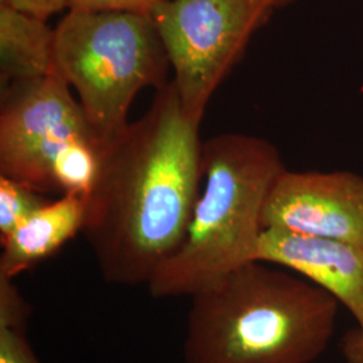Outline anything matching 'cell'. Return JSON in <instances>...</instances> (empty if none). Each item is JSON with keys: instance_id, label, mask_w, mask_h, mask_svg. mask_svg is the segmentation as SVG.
Returning a JSON list of instances; mask_svg holds the SVG:
<instances>
[{"instance_id": "6da1fadb", "label": "cell", "mask_w": 363, "mask_h": 363, "mask_svg": "<svg viewBox=\"0 0 363 363\" xmlns=\"http://www.w3.org/2000/svg\"><path fill=\"white\" fill-rule=\"evenodd\" d=\"M199 127L169 81L105 145L81 234L106 283L147 286L181 247L202 186Z\"/></svg>"}, {"instance_id": "7a4b0ae2", "label": "cell", "mask_w": 363, "mask_h": 363, "mask_svg": "<svg viewBox=\"0 0 363 363\" xmlns=\"http://www.w3.org/2000/svg\"><path fill=\"white\" fill-rule=\"evenodd\" d=\"M184 363H311L334 334L337 303L296 273L250 261L190 296Z\"/></svg>"}, {"instance_id": "3957f363", "label": "cell", "mask_w": 363, "mask_h": 363, "mask_svg": "<svg viewBox=\"0 0 363 363\" xmlns=\"http://www.w3.org/2000/svg\"><path fill=\"white\" fill-rule=\"evenodd\" d=\"M286 169L276 147L257 136L222 133L203 143L202 186L187 232L147 284L151 296L190 298L255 261L267 199Z\"/></svg>"}, {"instance_id": "277c9868", "label": "cell", "mask_w": 363, "mask_h": 363, "mask_svg": "<svg viewBox=\"0 0 363 363\" xmlns=\"http://www.w3.org/2000/svg\"><path fill=\"white\" fill-rule=\"evenodd\" d=\"M169 69L150 15L69 10L54 28V73L77 93L104 144L128 125L139 91L169 82Z\"/></svg>"}, {"instance_id": "5b68a950", "label": "cell", "mask_w": 363, "mask_h": 363, "mask_svg": "<svg viewBox=\"0 0 363 363\" xmlns=\"http://www.w3.org/2000/svg\"><path fill=\"white\" fill-rule=\"evenodd\" d=\"M274 9L273 0H164L150 13L182 106L196 124Z\"/></svg>"}, {"instance_id": "8992f818", "label": "cell", "mask_w": 363, "mask_h": 363, "mask_svg": "<svg viewBox=\"0 0 363 363\" xmlns=\"http://www.w3.org/2000/svg\"><path fill=\"white\" fill-rule=\"evenodd\" d=\"M70 91L55 73L1 88L0 177L55 193L52 162L66 144L103 143Z\"/></svg>"}, {"instance_id": "52a82bcc", "label": "cell", "mask_w": 363, "mask_h": 363, "mask_svg": "<svg viewBox=\"0 0 363 363\" xmlns=\"http://www.w3.org/2000/svg\"><path fill=\"white\" fill-rule=\"evenodd\" d=\"M262 226L363 244V177L286 169L267 199Z\"/></svg>"}, {"instance_id": "ba28073f", "label": "cell", "mask_w": 363, "mask_h": 363, "mask_svg": "<svg viewBox=\"0 0 363 363\" xmlns=\"http://www.w3.org/2000/svg\"><path fill=\"white\" fill-rule=\"evenodd\" d=\"M255 261L283 267L322 288L363 331V244L264 229Z\"/></svg>"}, {"instance_id": "9c48e42d", "label": "cell", "mask_w": 363, "mask_h": 363, "mask_svg": "<svg viewBox=\"0 0 363 363\" xmlns=\"http://www.w3.org/2000/svg\"><path fill=\"white\" fill-rule=\"evenodd\" d=\"M84 223V196L62 194L57 201L46 202L11 233L0 238V277L15 280L21 273L52 257L82 233Z\"/></svg>"}, {"instance_id": "30bf717a", "label": "cell", "mask_w": 363, "mask_h": 363, "mask_svg": "<svg viewBox=\"0 0 363 363\" xmlns=\"http://www.w3.org/2000/svg\"><path fill=\"white\" fill-rule=\"evenodd\" d=\"M54 73V28L48 21L0 4L1 88Z\"/></svg>"}, {"instance_id": "8fae6325", "label": "cell", "mask_w": 363, "mask_h": 363, "mask_svg": "<svg viewBox=\"0 0 363 363\" xmlns=\"http://www.w3.org/2000/svg\"><path fill=\"white\" fill-rule=\"evenodd\" d=\"M105 144L78 139L66 144L52 162L55 191L86 196L91 191L100 169Z\"/></svg>"}, {"instance_id": "7c38bea8", "label": "cell", "mask_w": 363, "mask_h": 363, "mask_svg": "<svg viewBox=\"0 0 363 363\" xmlns=\"http://www.w3.org/2000/svg\"><path fill=\"white\" fill-rule=\"evenodd\" d=\"M48 201L21 182L0 177V238L11 233Z\"/></svg>"}, {"instance_id": "4fadbf2b", "label": "cell", "mask_w": 363, "mask_h": 363, "mask_svg": "<svg viewBox=\"0 0 363 363\" xmlns=\"http://www.w3.org/2000/svg\"><path fill=\"white\" fill-rule=\"evenodd\" d=\"M28 322H0V363H43L27 337Z\"/></svg>"}, {"instance_id": "5bb4252c", "label": "cell", "mask_w": 363, "mask_h": 363, "mask_svg": "<svg viewBox=\"0 0 363 363\" xmlns=\"http://www.w3.org/2000/svg\"><path fill=\"white\" fill-rule=\"evenodd\" d=\"M164 0H69V10L150 15Z\"/></svg>"}, {"instance_id": "9a60e30c", "label": "cell", "mask_w": 363, "mask_h": 363, "mask_svg": "<svg viewBox=\"0 0 363 363\" xmlns=\"http://www.w3.org/2000/svg\"><path fill=\"white\" fill-rule=\"evenodd\" d=\"M0 4L43 21L69 9V0H0Z\"/></svg>"}, {"instance_id": "2e32d148", "label": "cell", "mask_w": 363, "mask_h": 363, "mask_svg": "<svg viewBox=\"0 0 363 363\" xmlns=\"http://www.w3.org/2000/svg\"><path fill=\"white\" fill-rule=\"evenodd\" d=\"M342 352L345 363H363V331L358 327L343 337Z\"/></svg>"}, {"instance_id": "e0dca14e", "label": "cell", "mask_w": 363, "mask_h": 363, "mask_svg": "<svg viewBox=\"0 0 363 363\" xmlns=\"http://www.w3.org/2000/svg\"><path fill=\"white\" fill-rule=\"evenodd\" d=\"M273 1H274V4H276V9H277V7L288 6V4H291V3L295 1V0H273Z\"/></svg>"}]
</instances>
